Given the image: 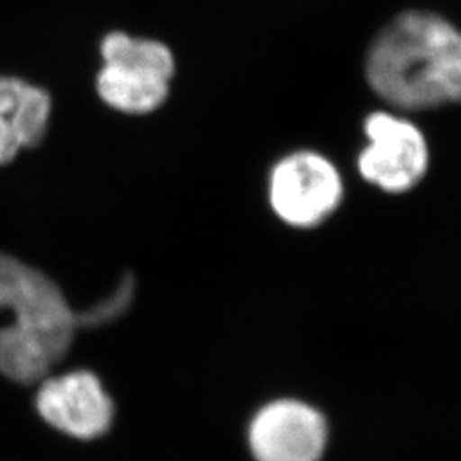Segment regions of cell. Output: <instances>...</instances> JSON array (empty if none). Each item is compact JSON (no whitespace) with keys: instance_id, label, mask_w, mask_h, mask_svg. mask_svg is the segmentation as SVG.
<instances>
[{"instance_id":"cell-5","label":"cell","mask_w":461,"mask_h":461,"mask_svg":"<svg viewBox=\"0 0 461 461\" xmlns=\"http://www.w3.org/2000/svg\"><path fill=\"white\" fill-rule=\"evenodd\" d=\"M367 148L359 156L364 178L384 192H407L426 175L428 142L412 122L376 112L366 118Z\"/></svg>"},{"instance_id":"cell-4","label":"cell","mask_w":461,"mask_h":461,"mask_svg":"<svg viewBox=\"0 0 461 461\" xmlns=\"http://www.w3.org/2000/svg\"><path fill=\"white\" fill-rule=\"evenodd\" d=\"M342 198V180L323 156L301 150L284 158L270 176V202L282 221L312 228L329 217Z\"/></svg>"},{"instance_id":"cell-7","label":"cell","mask_w":461,"mask_h":461,"mask_svg":"<svg viewBox=\"0 0 461 461\" xmlns=\"http://www.w3.org/2000/svg\"><path fill=\"white\" fill-rule=\"evenodd\" d=\"M325 445V419L296 400L267 405L249 426V447L257 461H320Z\"/></svg>"},{"instance_id":"cell-2","label":"cell","mask_w":461,"mask_h":461,"mask_svg":"<svg viewBox=\"0 0 461 461\" xmlns=\"http://www.w3.org/2000/svg\"><path fill=\"white\" fill-rule=\"evenodd\" d=\"M14 320L0 329V373L21 384L40 383L68 352L76 312L45 274L0 253V312Z\"/></svg>"},{"instance_id":"cell-3","label":"cell","mask_w":461,"mask_h":461,"mask_svg":"<svg viewBox=\"0 0 461 461\" xmlns=\"http://www.w3.org/2000/svg\"><path fill=\"white\" fill-rule=\"evenodd\" d=\"M99 55L96 93L112 110L149 115L169 98L176 60L163 41L112 32L103 38Z\"/></svg>"},{"instance_id":"cell-8","label":"cell","mask_w":461,"mask_h":461,"mask_svg":"<svg viewBox=\"0 0 461 461\" xmlns=\"http://www.w3.org/2000/svg\"><path fill=\"white\" fill-rule=\"evenodd\" d=\"M51 96L21 77L0 76V165L11 163L21 149L38 146L49 131Z\"/></svg>"},{"instance_id":"cell-9","label":"cell","mask_w":461,"mask_h":461,"mask_svg":"<svg viewBox=\"0 0 461 461\" xmlns=\"http://www.w3.org/2000/svg\"><path fill=\"white\" fill-rule=\"evenodd\" d=\"M133 279L131 276L123 277L120 285L108 297H104L101 303L95 304L84 313H76L77 329L79 327H99L104 323H110L116 316L125 313L132 303Z\"/></svg>"},{"instance_id":"cell-1","label":"cell","mask_w":461,"mask_h":461,"mask_svg":"<svg viewBox=\"0 0 461 461\" xmlns=\"http://www.w3.org/2000/svg\"><path fill=\"white\" fill-rule=\"evenodd\" d=\"M366 77L398 110L461 103V32L430 13H402L375 38Z\"/></svg>"},{"instance_id":"cell-6","label":"cell","mask_w":461,"mask_h":461,"mask_svg":"<svg viewBox=\"0 0 461 461\" xmlns=\"http://www.w3.org/2000/svg\"><path fill=\"white\" fill-rule=\"evenodd\" d=\"M36 411L51 428L76 439H96L113 422V402L98 376L72 371L41 381Z\"/></svg>"}]
</instances>
